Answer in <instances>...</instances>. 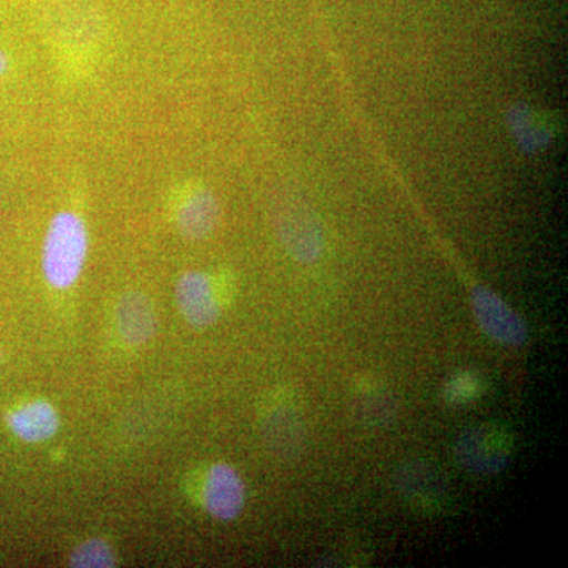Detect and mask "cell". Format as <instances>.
I'll use <instances>...</instances> for the list:
<instances>
[{
    "label": "cell",
    "instance_id": "1",
    "mask_svg": "<svg viewBox=\"0 0 568 568\" xmlns=\"http://www.w3.org/2000/svg\"><path fill=\"white\" fill-rule=\"evenodd\" d=\"M89 252V231L84 220L74 212L52 216L43 250L41 271L54 290H69L80 280Z\"/></svg>",
    "mask_w": 568,
    "mask_h": 568
},
{
    "label": "cell",
    "instance_id": "2",
    "mask_svg": "<svg viewBox=\"0 0 568 568\" xmlns=\"http://www.w3.org/2000/svg\"><path fill=\"white\" fill-rule=\"evenodd\" d=\"M459 465L470 473L496 474L511 455V437L497 425H478L467 429L457 443Z\"/></svg>",
    "mask_w": 568,
    "mask_h": 568
},
{
    "label": "cell",
    "instance_id": "3",
    "mask_svg": "<svg viewBox=\"0 0 568 568\" xmlns=\"http://www.w3.org/2000/svg\"><path fill=\"white\" fill-rule=\"evenodd\" d=\"M473 306L481 331L489 338L510 347L521 346L528 342V327L521 317L493 291L477 286L473 291Z\"/></svg>",
    "mask_w": 568,
    "mask_h": 568
},
{
    "label": "cell",
    "instance_id": "4",
    "mask_svg": "<svg viewBox=\"0 0 568 568\" xmlns=\"http://www.w3.org/2000/svg\"><path fill=\"white\" fill-rule=\"evenodd\" d=\"M179 310L186 323L194 327H209L222 315L219 287L204 272H186L175 287Z\"/></svg>",
    "mask_w": 568,
    "mask_h": 568
},
{
    "label": "cell",
    "instance_id": "5",
    "mask_svg": "<svg viewBox=\"0 0 568 568\" xmlns=\"http://www.w3.org/2000/svg\"><path fill=\"white\" fill-rule=\"evenodd\" d=\"M246 491L237 470L226 463H216L207 470L203 487V506L211 517L231 521L244 510Z\"/></svg>",
    "mask_w": 568,
    "mask_h": 568
},
{
    "label": "cell",
    "instance_id": "6",
    "mask_svg": "<svg viewBox=\"0 0 568 568\" xmlns=\"http://www.w3.org/2000/svg\"><path fill=\"white\" fill-rule=\"evenodd\" d=\"M282 237L287 252L301 263L310 264L324 253V235L315 216L304 209H293L282 219Z\"/></svg>",
    "mask_w": 568,
    "mask_h": 568
},
{
    "label": "cell",
    "instance_id": "7",
    "mask_svg": "<svg viewBox=\"0 0 568 568\" xmlns=\"http://www.w3.org/2000/svg\"><path fill=\"white\" fill-rule=\"evenodd\" d=\"M7 425L18 439L39 444L55 436L61 420H59L58 410L50 403L44 399H33L10 410L7 414Z\"/></svg>",
    "mask_w": 568,
    "mask_h": 568
},
{
    "label": "cell",
    "instance_id": "8",
    "mask_svg": "<svg viewBox=\"0 0 568 568\" xmlns=\"http://www.w3.org/2000/svg\"><path fill=\"white\" fill-rule=\"evenodd\" d=\"M507 122L515 141L526 152H538L548 148L558 132L547 112L529 104H517L511 108L508 111Z\"/></svg>",
    "mask_w": 568,
    "mask_h": 568
},
{
    "label": "cell",
    "instance_id": "9",
    "mask_svg": "<svg viewBox=\"0 0 568 568\" xmlns=\"http://www.w3.org/2000/svg\"><path fill=\"white\" fill-rule=\"evenodd\" d=\"M220 220V204L213 193L196 190L183 201L178 212L181 233L192 241L205 239L215 231Z\"/></svg>",
    "mask_w": 568,
    "mask_h": 568
},
{
    "label": "cell",
    "instance_id": "10",
    "mask_svg": "<svg viewBox=\"0 0 568 568\" xmlns=\"http://www.w3.org/2000/svg\"><path fill=\"white\" fill-rule=\"evenodd\" d=\"M115 317H118L119 334L129 345H144L155 334V312L144 295H125L119 302Z\"/></svg>",
    "mask_w": 568,
    "mask_h": 568
},
{
    "label": "cell",
    "instance_id": "11",
    "mask_svg": "<svg viewBox=\"0 0 568 568\" xmlns=\"http://www.w3.org/2000/svg\"><path fill=\"white\" fill-rule=\"evenodd\" d=\"M399 489L413 503L424 507L436 508L437 500L444 496L439 477L426 466L409 465L399 474Z\"/></svg>",
    "mask_w": 568,
    "mask_h": 568
},
{
    "label": "cell",
    "instance_id": "12",
    "mask_svg": "<svg viewBox=\"0 0 568 568\" xmlns=\"http://www.w3.org/2000/svg\"><path fill=\"white\" fill-rule=\"evenodd\" d=\"M70 566L77 568L114 567V551L102 538H91L71 552Z\"/></svg>",
    "mask_w": 568,
    "mask_h": 568
},
{
    "label": "cell",
    "instance_id": "13",
    "mask_svg": "<svg viewBox=\"0 0 568 568\" xmlns=\"http://www.w3.org/2000/svg\"><path fill=\"white\" fill-rule=\"evenodd\" d=\"M481 392V381L473 373H458L448 381L446 399L450 405H466L474 402Z\"/></svg>",
    "mask_w": 568,
    "mask_h": 568
},
{
    "label": "cell",
    "instance_id": "14",
    "mask_svg": "<svg viewBox=\"0 0 568 568\" xmlns=\"http://www.w3.org/2000/svg\"><path fill=\"white\" fill-rule=\"evenodd\" d=\"M7 70H9V58H7L6 52L0 51V77H3Z\"/></svg>",
    "mask_w": 568,
    "mask_h": 568
}]
</instances>
